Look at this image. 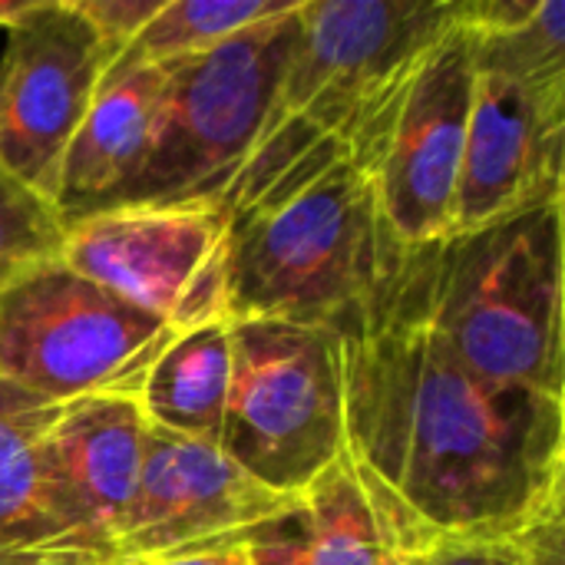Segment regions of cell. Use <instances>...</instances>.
Listing matches in <instances>:
<instances>
[{
    "instance_id": "cell-1",
    "label": "cell",
    "mask_w": 565,
    "mask_h": 565,
    "mask_svg": "<svg viewBox=\"0 0 565 565\" xmlns=\"http://www.w3.org/2000/svg\"><path fill=\"white\" fill-rule=\"evenodd\" d=\"M334 331L348 460L404 559L444 540H530L565 523V397L470 371L397 271Z\"/></svg>"
},
{
    "instance_id": "cell-19",
    "label": "cell",
    "mask_w": 565,
    "mask_h": 565,
    "mask_svg": "<svg viewBox=\"0 0 565 565\" xmlns=\"http://www.w3.org/2000/svg\"><path fill=\"white\" fill-rule=\"evenodd\" d=\"M63 238L60 209L0 166V295L30 271L60 262Z\"/></svg>"
},
{
    "instance_id": "cell-24",
    "label": "cell",
    "mask_w": 565,
    "mask_h": 565,
    "mask_svg": "<svg viewBox=\"0 0 565 565\" xmlns=\"http://www.w3.org/2000/svg\"><path fill=\"white\" fill-rule=\"evenodd\" d=\"M563 536H565V523L553 526V530H546V533L536 540L533 556H530V563L526 565H565Z\"/></svg>"
},
{
    "instance_id": "cell-16",
    "label": "cell",
    "mask_w": 565,
    "mask_h": 565,
    "mask_svg": "<svg viewBox=\"0 0 565 565\" xmlns=\"http://www.w3.org/2000/svg\"><path fill=\"white\" fill-rule=\"evenodd\" d=\"M232 377V321L182 331L152 364L139 411L146 424L218 447Z\"/></svg>"
},
{
    "instance_id": "cell-21",
    "label": "cell",
    "mask_w": 565,
    "mask_h": 565,
    "mask_svg": "<svg viewBox=\"0 0 565 565\" xmlns=\"http://www.w3.org/2000/svg\"><path fill=\"white\" fill-rule=\"evenodd\" d=\"M166 0H73L79 17L103 36L106 46L122 53Z\"/></svg>"
},
{
    "instance_id": "cell-11",
    "label": "cell",
    "mask_w": 565,
    "mask_h": 565,
    "mask_svg": "<svg viewBox=\"0 0 565 565\" xmlns=\"http://www.w3.org/2000/svg\"><path fill=\"white\" fill-rule=\"evenodd\" d=\"M298 510V497L271 493L215 444L149 424L139 490L119 543V563L136 565L215 546H238Z\"/></svg>"
},
{
    "instance_id": "cell-14",
    "label": "cell",
    "mask_w": 565,
    "mask_h": 565,
    "mask_svg": "<svg viewBox=\"0 0 565 565\" xmlns=\"http://www.w3.org/2000/svg\"><path fill=\"white\" fill-rule=\"evenodd\" d=\"M166 70L122 50L106 66L76 126L56 179L53 205L63 222L113 209L142 172L162 109Z\"/></svg>"
},
{
    "instance_id": "cell-17",
    "label": "cell",
    "mask_w": 565,
    "mask_h": 565,
    "mask_svg": "<svg viewBox=\"0 0 565 565\" xmlns=\"http://www.w3.org/2000/svg\"><path fill=\"white\" fill-rule=\"evenodd\" d=\"M301 513L311 565H404L351 470L348 450L301 493Z\"/></svg>"
},
{
    "instance_id": "cell-23",
    "label": "cell",
    "mask_w": 565,
    "mask_h": 565,
    "mask_svg": "<svg viewBox=\"0 0 565 565\" xmlns=\"http://www.w3.org/2000/svg\"><path fill=\"white\" fill-rule=\"evenodd\" d=\"M136 565H248L245 563V543L238 546H215V550H199V553H185V556H172V559H149V563Z\"/></svg>"
},
{
    "instance_id": "cell-12",
    "label": "cell",
    "mask_w": 565,
    "mask_h": 565,
    "mask_svg": "<svg viewBox=\"0 0 565 565\" xmlns=\"http://www.w3.org/2000/svg\"><path fill=\"white\" fill-rule=\"evenodd\" d=\"M565 86L477 66L454 232L565 202Z\"/></svg>"
},
{
    "instance_id": "cell-18",
    "label": "cell",
    "mask_w": 565,
    "mask_h": 565,
    "mask_svg": "<svg viewBox=\"0 0 565 565\" xmlns=\"http://www.w3.org/2000/svg\"><path fill=\"white\" fill-rule=\"evenodd\" d=\"M295 3L298 0H166L126 50L149 63L185 60L288 13Z\"/></svg>"
},
{
    "instance_id": "cell-8",
    "label": "cell",
    "mask_w": 565,
    "mask_h": 565,
    "mask_svg": "<svg viewBox=\"0 0 565 565\" xmlns=\"http://www.w3.org/2000/svg\"><path fill=\"white\" fill-rule=\"evenodd\" d=\"M60 262L179 334L228 321L222 205H119L73 218Z\"/></svg>"
},
{
    "instance_id": "cell-25",
    "label": "cell",
    "mask_w": 565,
    "mask_h": 565,
    "mask_svg": "<svg viewBox=\"0 0 565 565\" xmlns=\"http://www.w3.org/2000/svg\"><path fill=\"white\" fill-rule=\"evenodd\" d=\"M20 3H23V0H0V26H3L17 10H20Z\"/></svg>"
},
{
    "instance_id": "cell-9",
    "label": "cell",
    "mask_w": 565,
    "mask_h": 565,
    "mask_svg": "<svg viewBox=\"0 0 565 565\" xmlns=\"http://www.w3.org/2000/svg\"><path fill=\"white\" fill-rule=\"evenodd\" d=\"M0 30V166L53 202L63 152L116 50L73 0H23Z\"/></svg>"
},
{
    "instance_id": "cell-4",
    "label": "cell",
    "mask_w": 565,
    "mask_h": 565,
    "mask_svg": "<svg viewBox=\"0 0 565 565\" xmlns=\"http://www.w3.org/2000/svg\"><path fill=\"white\" fill-rule=\"evenodd\" d=\"M457 0H301L271 119L338 142L367 175Z\"/></svg>"
},
{
    "instance_id": "cell-13",
    "label": "cell",
    "mask_w": 565,
    "mask_h": 565,
    "mask_svg": "<svg viewBox=\"0 0 565 565\" xmlns=\"http://www.w3.org/2000/svg\"><path fill=\"white\" fill-rule=\"evenodd\" d=\"M146 417L139 401L86 397L60 404L43 434V467L66 523L106 565L119 563V543L136 503Z\"/></svg>"
},
{
    "instance_id": "cell-15",
    "label": "cell",
    "mask_w": 565,
    "mask_h": 565,
    "mask_svg": "<svg viewBox=\"0 0 565 565\" xmlns=\"http://www.w3.org/2000/svg\"><path fill=\"white\" fill-rule=\"evenodd\" d=\"M56 407L0 381V565H106L66 523L43 467Z\"/></svg>"
},
{
    "instance_id": "cell-5",
    "label": "cell",
    "mask_w": 565,
    "mask_h": 565,
    "mask_svg": "<svg viewBox=\"0 0 565 565\" xmlns=\"http://www.w3.org/2000/svg\"><path fill=\"white\" fill-rule=\"evenodd\" d=\"M298 3L205 53L159 63L166 89L152 152L113 209L222 205L271 122Z\"/></svg>"
},
{
    "instance_id": "cell-2",
    "label": "cell",
    "mask_w": 565,
    "mask_h": 565,
    "mask_svg": "<svg viewBox=\"0 0 565 565\" xmlns=\"http://www.w3.org/2000/svg\"><path fill=\"white\" fill-rule=\"evenodd\" d=\"M228 321L334 328L401 265L374 179L331 139L271 119L228 195Z\"/></svg>"
},
{
    "instance_id": "cell-20",
    "label": "cell",
    "mask_w": 565,
    "mask_h": 565,
    "mask_svg": "<svg viewBox=\"0 0 565 565\" xmlns=\"http://www.w3.org/2000/svg\"><path fill=\"white\" fill-rule=\"evenodd\" d=\"M543 533L530 540H444L407 556L404 565H526Z\"/></svg>"
},
{
    "instance_id": "cell-6",
    "label": "cell",
    "mask_w": 565,
    "mask_h": 565,
    "mask_svg": "<svg viewBox=\"0 0 565 565\" xmlns=\"http://www.w3.org/2000/svg\"><path fill=\"white\" fill-rule=\"evenodd\" d=\"M218 450L271 493L298 500L344 457V367L334 328L232 321Z\"/></svg>"
},
{
    "instance_id": "cell-10",
    "label": "cell",
    "mask_w": 565,
    "mask_h": 565,
    "mask_svg": "<svg viewBox=\"0 0 565 565\" xmlns=\"http://www.w3.org/2000/svg\"><path fill=\"white\" fill-rule=\"evenodd\" d=\"M473 83V33L457 0L450 26L417 66L371 172L381 215L401 248H427L454 235Z\"/></svg>"
},
{
    "instance_id": "cell-7",
    "label": "cell",
    "mask_w": 565,
    "mask_h": 565,
    "mask_svg": "<svg viewBox=\"0 0 565 565\" xmlns=\"http://www.w3.org/2000/svg\"><path fill=\"white\" fill-rule=\"evenodd\" d=\"M179 338L166 321L50 262L0 295V381L50 404L139 401L159 354Z\"/></svg>"
},
{
    "instance_id": "cell-3",
    "label": "cell",
    "mask_w": 565,
    "mask_h": 565,
    "mask_svg": "<svg viewBox=\"0 0 565 565\" xmlns=\"http://www.w3.org/2000/svg\"><path fill=\"white\" fill-rule=\"evenodd\" d=\"M565 202L404 248L397 281L480 377L565 397Z\"/></svg>"
},
{
    "instance_id": "cell-22",
    "label": "cell",
    "mask_w": 565,
    "mask_h": 565,
    "mask_svg": "<svg viewBox=\"0 0 565 565\" xmlns=\"http://www.w3.org/2000/svg\"><path fill=\"white\" fill-rule=\"evenodd\" d=\"M245 563L248 565H311L308 559V530L305 513L268 526L265 533L252 536L245 543Z\"/></svg>"
}]
</instances>
